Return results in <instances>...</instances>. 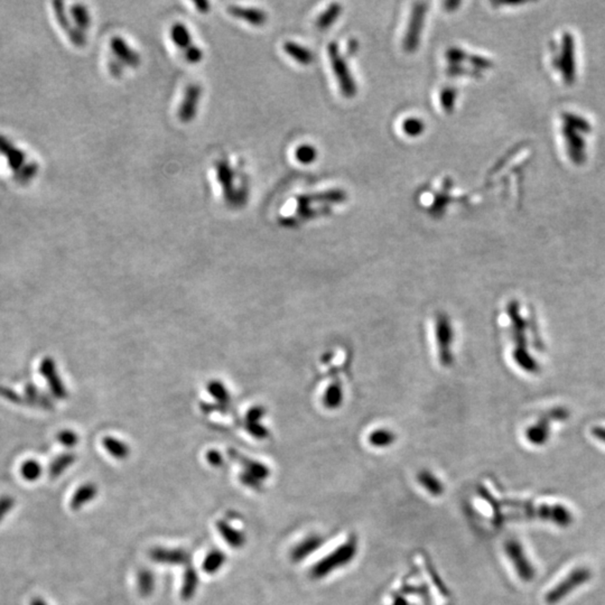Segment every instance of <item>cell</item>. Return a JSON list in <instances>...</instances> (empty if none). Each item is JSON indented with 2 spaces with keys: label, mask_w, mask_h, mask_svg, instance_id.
Listing matches in <instances>:
<instances>
[{
  "label": "cell",
  "mask_w": 605,
  "mask_h": 605,
  "mask_svg": "<svg viewBox=\"0 0 605 605\" xmlns=\"http://www.w3.org/2000/svg\"><path fill=\"white\" fill-rule=\"evenodd\" d=\"M358 549V540L355 537H350L347 542H342L336 549H333L330 554L319 559L317 564L312 567V578L315 580H322L333 572L348 566L355 559Z\"/></svg>",
  "instance_id": "obj_1"
},
{
  "label": "cell",
  "mask_w": 605,
  "mask_h": 605,
  "mask_svg": "<svg viewBox=\"0 0 605 605\" xmlns=\"http://www.w3.org/2000/svg\"><path fill=\"white\" fill-rule=\"evenodd\" d=\"M593 578V573L589 567H576L572 572L565 576L559 584H556L553 589L548 591L544 597L546 603L549 605H556L566 599L568 595L572 594L575 590L580 589L582 586L589 583Z\"/></svg>",
  "instance_id": "obj_2"
},
{
  "label": "cell",
  "mask_w": 605,
  "mask_h": 605,
  "mask_svg": "<svg viewBox=\"0 0 605 605\" xmlns=\"http://www.w3.org/2000/svg\"><path fill=\"white\" fill-rule=\"evenodd\" d=\"M329 56H330L331 64H332L333 72L338 79V86L341 88L342 94L347 98H352L357 94V84L353 79L347 60L342 56L336 43H331L329 45Z\"/></svg>",
  "instance_id": "obj_3"
},
{
  "label": "cell",
  "mask_w": 605,
  "mask_h": 605,
  "mask_svg": "<svg viewBox=\"0 0 605 605\" xmlns=\"http://www.w3.org/2000/svg\"><path fill=\"white\" fill-rule=\"evenodd\" d=\"M504 552L511 561L518 578L523 582H531L536 578V568L526 554L521 542L517 540H509L504 544Z\"/></svg>",
  "instance_id": "obj_4"
},
{
  "label": "cell",
  "mask_w": 605,
  "mask_h": 605,
  "mask_svg": "<svg viewBox=\"0 0 605 605\" xmlns=\"http://www.w3.org/2000/svg\"><path fill=\"white\" fill-rule=\"evenodd\" d=\"M427 7L428 5L425 3H416L414 5L407 32L405 34L404 39V49L407 52L413 53L419 49L424 23H425V16L427 14Z\"/></svg>",
  "instance_id": "obj_5"
},
{
  "label": "cell",
  "mask_w": 605,
  "mask_h": 605,
  "mask_svg": "<svg viewBox=\"0 0 605 605\" xmlns=\"http://www.w3.org/2000/svg\"><path fill=\"white\" fill-rule=\"evenodd\" d=\"M39 374L46 381L47 387L50 389L53 397L56 398L65 399L69 396V391L64 385L63 380L60 378L56 361L51 357H45L39 363Z\"/></svg>",
  "instance_id": "obj_6"
},
{
  "label": "cell",
  "mask_w": 605,
  "mask_h": 605,
  "mask_svg": "<svg viewBox=\"0 0 605 605\" xmlns=\"http://www.w3.org/2000/svg\"><path fill=\"white\" fill-rule=\"evenodd\" d=\"M202 94H203V89L198 83L189 84L185 89L184 96L177 111V116L183 124H190L196 119Z\"/></svg>",
  "instance_id": "obj_7"
},
{
  "label": "cell",
  "mask_w": 605,
  "mask_h": 605,
  "mask_svg": "<svg viewBox=\"0 0 605 605\" xmlns=\"http://www.w3.org/2000/svg\"><path fill=\"white\" fill-rule=\"evenodd\" d=\"M215 172H217V179L222 189L223 196L226 200L227 203L236 205L237 203V190L234 185V179H236V173L234 168L230 165L228 160H219L215 164Z\"/></svg>",
  "instance_id": "obj_8"
},
{
  "label": "cell",
  "mask_w": 605,
  "mask_h": 605,
  "mask_svg": "<svg viewBox=\"0 0 605 605\" xmlns=\"http://www.w3.org/2000/svg\"><path fill=\"white\" fill-rule=\"evenodd\" d=\"M110 50L113 56L124 66H129L132 69H137L141 64V56L137 51L134 50L126 39L121 36H113L110 39Z\"/></svg>",
  "instance_id": "obj_9"
},
{
  "label": "cell",
  "mask_w": 605,
  "mask_h": 605,
  "mask_svg": "<svg viewBox=\"0 0 605 605\" xmlns=\"http://www.w3.org/2000/svg\"><path fill=\"white\" fill-rule=\"evenodd\" d=\"M54 13H56V20L60 24V28L64 30V33L68 35L72 44L77 47H83L87 44L86 34L81 33L80 30L75 27V24L72 22L71 17L68 14L63 3H54Z\"/></svg>",
  "instance_id": "obj_10"
},
{
  "label": "cell",
  "mask_w": 605,
  "mask_h": 605,
  "mask_svg": "<svg viewBox=\"0 0 605 605\" xmlns=\"http://www.w3.org/2000/svg\"><path fill=\"white\" fill-rule=\"evenodd\" d=\"M149 555L155 563H160V564L186 566L191 563L190 554L181 548L156 547L151 550Z\"/></svg>",
  "instance_id": "obj_11"
},
{
  "label": "cell",
  "mask_w": 605,
  "mask_h": 605,
  "mask_svg": "<svg viewBox=\"0 0 605 605\" xmlns=\"http://www.w3.org/2000/svg\"><path fill=\"white\" fill-rule=\"evenodd\" d=\"M438 338L440 361L445 366H450L453 362L451 350L453 332H452L451 323L445 315H440L438 317Z\"/></svg>",
  "instance_id": "obj_12"
},
{
  "label": "cell",
  "mask_w": 605,
  "mask_h": 605,
  "mask_svg": "<svg viewBox=\"0 0 605 605\" xmlns=\"http://www.w3.org/2000/svg\"><path fill=\"white\" fill-rule=\"evenodd\" d=\"M228 13L236 20L248 23V24L256 26V27L264 26L268 20L267 13L262 9L255 8V7L231 5L228 7Z\"/></svg>",
  "instance_id": "obj_13"
},
{
  "label": "cell",
  "mask_w": 605,
  "mask_h": 605,
  "mask_svg": "<svg viewBox=\"0 0 605 605\" xmlns=\"http://www.w3.org/2000/svg\"><path fill=\"white\" fill-rule=\"evenodd\" d=\"M228 454L230 459H234V461H236V462L239 463V464L243 466L245 472L251 474V476H256L257 479L260 480V481H266L269 478L270 470L268 469L267 465L262 464V463L255 461V459H249V457L242 455V454H240L239 452L234 449L229 450Z\"/></svg>",
  "instance_id": "obj_14"
},
{
  "label": "cell",
  "mask_w": 605,
  "mask_h": 605,
  "mask_svg": "<svg viewBox=\"0 0 605 605\" xmlns=\"http://www.w3.org/2000/svg\"><path fill=\"white\" fill-rule=\"evenodd\" d=\"M324 542V538L319 536V535H311V536L306 537L305 540H302L293 548L292 552H291V559L294 563L305 561L312 554L315 553L317 550L322 547Z\"/></svg>",
  "instance_id": "obj_15"
},
{
  "label": "cell",
  "mask_w": 605,
  "mask_h": 605,
  "mask_svg": "<svg viewBox=\"0 0 605 605\" xmlns=\"http://www.w3.org/2000/svg\"><path fill=\"white\" fill-rule=\"evenodd\" d=\"M298 211L310 208L312 202H329V203H340L345 200V193L341 190L329 191V192L311 194V196H298Z\"/></svg>",
  "instance_id": "obj_16"
},
{
  "label": "cell",
  "mask_w": 605,
  "mask_h": 605,
  "mask_svg": "<svg viewBox=\"0 0 605 605\" xmlns=\"http://www.w3.org/2000/svg\"><path fill=\"white\" fill-rule=\"evenodd\" d=\"M208 393L210 396L215 399V405H217V412L226 414L230 410V393L226 386L223 385L219 380H212L207 386Z\"/></svg>",
  "instance_id": "obj_17"
},
{
  "label": "cell",
  "mask_w": 605,
  "mask_h": 605,
  "mask_svg": "<svg viewBox=\"0 0 605 605\" xmlns=\"http://www.w3.org/2000/svg\"><path fill=\"white\" fill-rule=\"evenodd\" d=\"M23 398L25 405H30L32 407L42 408V409H51L53 407L50 397L34 383H26Z\"/></svg>",
  "instance_id": "obj_18"
},
{
  "label": "cell",
  "mask_w": 605,
  "mask_h": 605,
  "mask_svg": "<svg viewBox=\"0 0 605 605\" xmlns=\"http://www.w3.org/2000/svg\"><path fill=\"white\" fill-rule=\"evenodd\" d=\"M217 529L223 540L231 546L234 549H240L246 544V536L243 533L234 528L226 520H219L217 523Z\"/></svg>",
  "instance_id": "obj_19"
},
{
  "label": "cell",
  "mask_w": 605,
  "mask_h": 605,
  "mask_svg": "<svg viewBox=\"0 0 605 605\" xmlns=\"http://www.w3.org/2000/svg\"><path fill=\"white\" fill-rule=\"evenodd\" d=\"M526 436H527V440L534 445H544L547 443L550 436L549 419L544 415L542 416L540 421L527 429Z\"/></svg>",
  "instance_id": "obj_20"
},
{
  "label": "cell",
  "mask_w": 605,
  "mask_h": 605,
  "mask_svg": "<svg viewBox=\"0 0 605 605\" xmlns=\"http://www.w3.org/2000/svg\"><path fill=\"white\" fill-rule=\"evenodd\" d=\"M98 495V487L96 484L84 483L81 485L79 489L75 491V495H72L70 507L72 510H80L83 507L90 504L91 501L94 500Z\"/></svg>",
  "instance_id": "obj_21"
},
{
  "label": "cell",
  "mask_w": 605,
  "mask_h": 605,
  "mask_svg": "<svg viewBox=\"0 0 605 605\" xmlns=\"http://www.w3.org/2000/svg\"><path fill=\"white\" fill-rule=\"evenodd\" d=\"M198 574L196 567L192 564L185 566L184 575H183V583L181 587L182 600L190 601L196 594L198 587Z\"/></svg>",
  "instance_id": "obj_22"
},
{
  "label": "cell",
  "mask_w": 605,
  "mask_h": 605,
  "mask_svg": "<svg viewBox=\"0 0 605 605\" xmlns=\"http://www.w3.org/2000/svg\"><path fill=\"white\" fill-rule=\"evenodd\" d=\"M284 51L287 56H291L293 60H296L300 65H310L314 60V54L307 47L295 43V42L287 41L284 43Z\"/></svg>",
  "instance_id": "obj_23"
},
{
  "label": "cell",
  "mask_w": 605,
  "mask_h": 605,
  "mask_svg": "<svg viewBox=\"0 0 605 605\" xmlns=\"http://www.w3.org/2000/svg\"><path fill=\"white\" fill-rule=\"evenodd\" d=\"M170 35H171L172 42L175 44V46L179 47V50L183 51V52H185L187 49H190L192 45H194L192 34H191L190 30L183 23H175V24H173L171 27V32H170Z\"/></svg>",
  "instance_id": "obj_24"
},
{
  "label": "cell",
  "mask_w": 605,
  "mask_h": 605,
  "mask_svg": "<svg viewBox=\"0 0 605 605\" xmlns=\"http://www.w3.org/2000/svg\"><path fill=\"white\" fill-rule=\"evenodd\" d=\"M70 17H71L75 27L80 30L81 33L87 35V32H88L91 23H92L88 7L82 5V4L72 5L71 9H70Z\"/></svg>",
  "instance_id": "obj_25"
},
{
  "label": "cell",
  "mask_w": 605,
  "mask_h": 605,
  "mask_svg": "<svg viewBox=\"0 0 605 605\" xmlns=\"http://www.w3.org/2000/svg\"><path fill=\"white\" fill-rule=\"evenodd\" d=\"M102 445L105 447L106 451L110 454L111 457L119 459V461H125V459H128V457H129V446L127 445L122 440H118V438H113V436H106L102 440Z\"/></svg>",
  "instance_id": "obj_26"
},
{
  "label": "cell",
  "mask_w": 605,
  "mask_h": 605,
  "mask_svg": "<svg viewBox=\"0 0 605 605\" xmlns=\"http://www.w3.org/2000/svg\"><path fill=\"white\" fill-rule=\"evenodd\" d=\"M419 484L424 489L426 490L429 495L433 497H440L443 495L444 485L438 476H434L429 471H421V473L417 476Z\"/></svg>",
  "instance_id": "obj_27"
},
{
  "label": "cell",
  "mask_w": 605,
  "mask_h": 605,
  "mask_svg": "<svg viewBox=\"0 0 605 605\" xmlns=\"http://www.w3.org/2000/svg\"><path fill=\"white\" fill-rule=\"evenodd\" d=\"M75 461H77V457L73 453H63L56 457V459H53L50 469H49L51 478L52 479L60 478L70 466L75 464Z\"/></svg>",
  "instance_id": "obj_28"
},
{
  "label": "cell",
  "mask_w": 605,
  "mask_h": 605,
  "mask_svg": "<svg viewBox=\"0 0 605 605\" xmlns=\"http://www.w3.org/2000/svg\"><path fill=\"white\" fill-rule=\"evenodd\" d=\"M226 561L227 556L222 550L213 549L205 556L202 568H203L204 573H207L208 575H215L224 566Z\"/></svg>",
  "instance_id": "obj_29"
},
{
  "label": "cell",
  "mask_w": 605,
  "mask_h": 605,
  "mask_svg": "<svg viewBox=\"0 0 605 605\" xmlns=\"http://www.w3.org/2000/svg\"><path fill=\"white\" fill-rule=\"evenodd\" d=\"M137 589L141 597H151L155 591V576L149 570H141L137 574Z\"/></svg>",
  "instance_id": "obj_30"
},
{
  "label": "cell",
  "mask_w": 605,
  "mask_h": 605,
  "mask_svg": "<svg viewBox=\"0 0 605 605\" xmlns=\"http://www.w3.org/2000/svg\"><path fill=\"white\" fill-rule=\"evenodd\" d=\"M396 440V436L389 429H376L369 435V443L374 447H387L393 445Z\"/></svg>",
  "instance_id": "obj_31"
},
{
  "label": "cell",
  "mask_w": 605,
  "mask_h": 605,
  "mask_svg": "<svg viewBox=\"0 0 605 605\" xmlns=\"http://www.w3.org/2000/svg\"><path fill=\"white\" fill-rule=\"evenodd\" d=\"M341 13L342 6L340 4H331L328 8H326V11L322 13L321 16L319 17V20L317 22V28H319V30H326V28L330 27L333 23L338 20Z\"/></svg>",
  "instance_id": "obj_32"
},
{
  "label": "cell",
  "mask_w": 605,
  "mask_h": 605,
  "mask_svg": "<svg viewBox=\"0 0 605 605\" xmlns=\"http://www.w3.org/2000/svg\"><path fill=\"white\" fill-rule=\"evenodd\" d=\"M42 465L35 459H27L20 466V476L26 481L34 482L39 480L42 476Z\"/></svg>",
  "instance_id": "obj_33"
},
{
  "label": "cell",
  "mask_w": 605,
  "mask_h": 605,
  "mask_svg": "<svg viewBox=\"0 0 605 605\" xmlns=\"http://www.w3.org/2000/svg\"><path fill=\"white\" fill-rule=\"evenodd\" d=\"M342 400H343V393H342L341 386L334 383L325 391L324 398H323L325 407L336 409L342 404Z\"/></svg>",
  "instance_id": "obj_34"
},
{
  "label": "cell",
  "mask_w": 605,
  "mask_h": 605,
  "mask_svg": "<svg viewBox=\"0 0 605 605\" xmlns=\"http://www.w3.org/2000/svg\"><path fill=\"white\" fill-rule=\"evenodd\" d=\"M295 156L300 164L308 165L317 160V151L312 145H302L295 151Z\"/></svg>",
  "instance_id": "obj_35"
},
{
  "label": "cell",
  "mask_w": 605,
  "mask_h": 605,
  "mask_svg": "<svg viewBox=\"0 0 605 605\" xmlns=\"http://www.w3.org/2000/svg\"><path fill=\"white\" fill-rule=\"evenodd\" d=\"M440 101L445 113H453L457 102V90L454 88L443 89L440 92Z\"/></svg>",
  "instance_id": "obj_36"
},
{
  "label": "cell",
  "mask_w": 605,
  "mask_h": 605,
  "mask_svg": "<svg viewBox=\"0 0 605 605\" xmlns=\"http://www.w3.org/2000/svg\"><path fill=\"white\" fill-rule=\"evenodd\" d=\"M402 129H404L406 135L410 136V137H417V136H421L425 130V124L421 119H406L402 124Z\"/></svg>",
  "instance_id": "obj_37"
},
{
  "label": "cell",
  "mask_w": 605,
  "mask_h": 605,
  "mask_svg": "<svg viewBox=\"0 0 605 605\" xmlns=\"http://www.w3.org/2000/svg\"><path fill=\"white\" fill-rule=\"evenodd\" d=\"M56 440H58V443L65 446L68 449H71V447H75L79 444V435L73 432L72 429H63V431L58 433Z\"/></svg>",
  "instance_id": "obj_38"
},
{
  "label": "cell",
  "mask_w": 605,
  "mask_h": 605,
  "mask_svg": "<svg viewBox=\"0 0 605 605\" xmlns=\"http://www.w3.org/2000/svg\"><path fill=\"white\" fill-rule=\"evenodd\" d=\"M245 427L248 434L256 440H266L269 436V431L260 423H246Z\"/></svg>",
  "instance_id": "obj_39"
},
{
  "label": "cell",
  "mask_w": 605,
  "mask_h": 605,
  "mask_svg": "<svg viewBox=\"0 0 605 605\" xmlns=\"http://www.w3.org/2000/svg\"><path fill=\"white\" fill-rule=\"evenodd\" d=\"M0 397L5 399L6 402H11V404L25 405L23 395L17 393L16 391L13 390L9 387H5V386H0Z\"/></svg>",
  "instance_id": "obj_40"
},
{
  "label": "cell",
  "mask_w": 605,
  "mask_h": 605,
  "mask_svg": "<svg viewBox=\"0 0 605 605\" xmlns=\"http://www.w3.org/2000/svg\"><path fill=\"white\" fill-rule=\"evenodd\" d=\"M16 506V501L11 495H3L0 497V523H3L11 510Z\"/></svg>",
  "instance_id": "obj_41"
},
{
  "label": "cell",
  "mask_w": 605,
  "mask_h": 605,
  "mask_svg": "<svg viewBox=\"0 0 605 605\" xmlns=\"http://www.w3.org/2000/svg\"><path fill=\"white\" fill-rule=\"evenodd\" d=\"M184 56L187 62H190L191 64H198L203 60L204 51L202 50L201 47H198V45L194 44L190 49H187L185 51Z\"/></svg>",
  "instance_id": "obj_42"
},
{
  "label": "cell",
  "mask_w": 605,
  "mask_h": 605,
  "mask_svg": "<svg viewBox=\"0 0 605 605\" xmlns=\"http://www.w3.org/2000/svg\"><path fill=\"white\" fill-rule=\"evenodd\" d=\"M240 482L246 487L250 488L253 490H260L262 487V482L257 479L256 476H251L247 472H241L239 476Z\"/></svg>",
  "instance_id": "obj_43"
},
{
  "label": "cell",
  "mask_w": 605,
  "mask_h": 605,
  "mask_svg": "<svg viewBox=\"0 0 605 605\" xmlns=\"http://www.w3.org/2000/svg\"><path fill=\"white\" fill-rule=\"evenodd\" d=\"M266 415V409L262 406H255L246 414V423H259Z\"/></svg>",
  "instance_id": "obj_44"
},
{
  "label": "cell",
  "mask_w": 605,
  "mask_h": 605,
  "mask_svg": "<svg viewBox=\"0 0 605 605\" xmlns=\"http://www.w3.org/2000/svg\"><path fill=\"white\" fill-rule=\"evenodd\" d=\"M446 58L447 60L451 62L452 64H459L463 60H466L468 58V56H466V53L464 51L459 50L457 47H453V49H450L447 52H446Z\"/></svg>",
  "instance_id": "obj_45"
},
{
  "label": "cell",
  "mask_w": 605,
  "mask_h": 605,
  "mask_svg": "<svg viewBox=\"0 0 605 605\" xmlns=\"http://www.w3.org/2000/svg\"><path fill=\"white\" fill-rule=\"evenodd\" d=\"M205 459H207L208 463L212 465V466H215V468H221L222 466L223 457L220 452L217 451V450H210V451H208Z\"/></svg>",
  "instance_id": "obj_46"
},
{
  "label": "cell",
  "mask_w": 605,
  "mask_h": 605,
  "mask_svg": "<svg viewBox=\"0 0 605 605\" xmlns=\"http://www.w3.org/2000/svg\"><path fill=\"white\" fill-rule=\"evenodd\" d=\"M546 417L552 421H565L568 417V412L565 408L557 407L550 410L549 413L546 414Z\"/></svg>",
  "instance_id": "obj_47"
},
{
  "label": "cell",
  "mask_w": 605,
  "mask_h": 605,
  "mask_svg": "<svg viewBox=\"0 0 605 605\" xmlns=\"http://www.w3.org/2000/svg\"><path fill=\"white\" fill-rule=\"evenodd\" d=\"M108 66H109V72H110V75H113V77H120L121 75H122L124 65H122L118 60H109Z\"/></svg>",
  "instance_id": "obj_48"
},
{
  "label": "cell",
  "mask_w": 605,
  "mask_h": 605,
  "mask_svg": "<svg viewBox=\"0 0 605 605\" xmlns=\"http://www.w3.org/2000/svg\"><path fill=\"white\" fill-rule=\"evenodd\" d=\"M194 6H196V11L198 13H201V14H208L211 11V4L209 1H205V0H202V1H196L194 3Z\"/></svg>",
  "instance_id": "obj_49"
},
{
  "label": "cell",
  "mask_w": 605,
  "mask_h": 605,
  "mask_svg": "<svg viewBox=\"0 0 605 605\" xmlns=\"http://www.w3.org/2000/svg\"><path fill=\"white\" fill-rule=\"evenodd\" d=\"M592 435H593L597 440H600V442L605 444V427H593V428H592Z\"/></svg>",
  "instance_id": "obj_50"
},
{
  "label": "cell",
  "mask_w": 605,
  "mask_h": 605,
  "mask_svg": "<svg viewBox=\"0 0 605 605\" xmlns=\"http://www.w3.org/2000/svg\"><path fill=\"white\" fill-rule=\"evenodd\" d=\"M470 60L471 63L473 64V65L479 66V68H488L490 65V62H488L487 60H484V58H480V56H471V58H468Z\"/></svg>",
  "instance_id": "obj_51"
},
{
  "label": "cell",
  "mask_w": 605,
  "mask_h": 605,
  "mask_svg": "<svg viewBox=\"0 0 605 605\" xmlns=\"http://www.w3.org/2000/svg\"><path fill=\"white\" fill-rule=\"evenodd\" d=\"M30 605H49L45 602L44 599L42 597H34L33 600L30 601Z\"/></svg>",
  "instance_id": "obj_52"
},
{
  "label": "cell",
  "mask_w": 605,
  "mask_h": 605,
  "mask_svg": "<svg viewBox=\"0 0 605 605\" xmlns=\"http://www.w3.org/2000/svg\"><path fill=\"white\" fill-rule=\"evenodd\" d=\"M459 5V1H449V3H445L446 9H449V11H454V9L457 8V6Z\"/></svg>",
  "instance_id": "obj_53"
}]
</instances>
